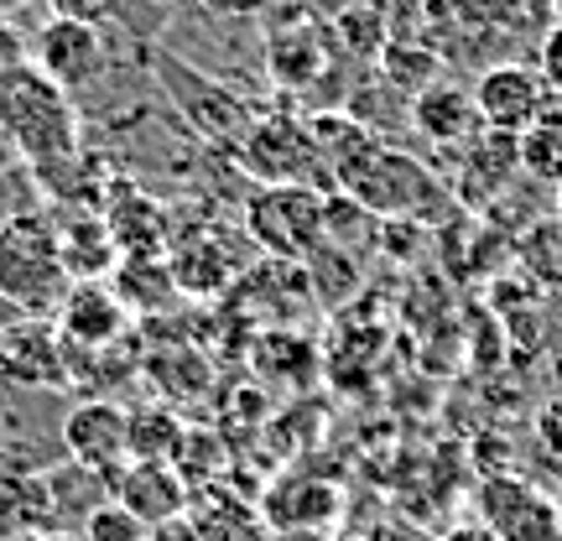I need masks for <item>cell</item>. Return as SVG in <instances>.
<instances>
[{
	"label": "cell",
	"mask_w": 562,
	"mask_h": 541,
	"mask_svg": "<svg viewBox=\"0 0 562 541\" xmlns=\"http://www.w3.org/2000/svg\"><path fill=\"white\" fill-rule=\"evenodd\" d=\"M172 281H178L182 292H193V297H209V292H224L229 281L240 277V256H235V240L220 235V229H193V235H182L178 250H172Z\"/></svg>",
	"instance_id": "5bb4252c"
},
{
	"label": "cell",
	"mask_w": 562,
	"mask_h": 541,
	"mask_svg": "<svg viewBox=\"0 0 562 541\" xmlns=\"http://www.w3.org/2000/svg\"><path fill=\"white\" fill-rule=\"evenodd\" d=\"M89 541H146V521H136L125 505H100L89 521H83Z\"/></svg>",
	"instance_id": "ffe728a7"
},
{
	"label": "cell",
	"mask_w": 562,
	"mask_h": 541,
	"mask_svg": "<svg viewBox=\"0 0 562 541\" xmlns=\"http://www.w3.org/2000/svg\"><path fill=\"white\" fill-rule=\"evenodd\" d=\"M157 79L167 83V100H172V110L182 115V125H193L209 146L240 151L245 136H250V125L261 121L235 89L193 74V68L182 58H172V53H157Z\"/></svg>",
	"instance_id": "5b68a950"
},
{
	"label": "cell",
	"mask_w": 562,
	"mask_h": 541,
	"mask_svg": "<svg viewBox=\"0 0 562 541\" xmlns=\"http://www.w3.org/2000/svg\"><path fill=\"white\" fill-rule=\"evenodd\" d=\"M172 266H161V256H146V261H121L115 266V297L136 313H157L161 302H172Z\"/></svg>",
	"instance_id": "ac0fdd59"
},
{
	"label": "cell",
	"mask_w": 562,
	"mask_h": 541,
	"mask_svg": "<svg viewBox=\"0 0 562 541\" xmlns=\"http://www.w3.org/2000/svg\"><path fill=\"white\" fill-rule=\"evenodd\" d=\"M110 495H115V505H125L146 526L172 521L182 510V480L172 463H131L121 480L110 484Z\"/></svg>",
	"instance_id": "9a60e30c"
},
{
	"label": "cell",
	"mask_w": 562,
	"mask_h": 541,
	"mask_svg": "<svg viewBox=\"0 0 562 541\" xmlns=\"http://www.w3.org/2000/svg\"><path fill=\"white\" fill-rule=\"evenodd\" d=\"M199 5L224 21H250V16H266V11H271V0H199Z\"/></svg>",
	"instance_id": "603a6c76"
},
{
	"label": "cell",
	"mask_w": 562,
	"mask_h": 541,
	"mask_svg": "<svg viewBox=\"0 0 562 541\" xmlns=\"http://www.w3.org/2000/svg\"><path fill=\"white\" fill-rule=\"evenodd\" d=\"M480 526L495 541H562L558 500L516 474H495L480 484Z\"/></svg>",
	"instance_id": "30bf717a"
},
{
	"label": "cell",
	"mask_w": 562,
	"mask_h": 541,
	"mask_svg": "<svg viewBox=\"0 0 562 541\" xmlns=\"http://www.w3.org/2000/svg\"><path fill=\"white\" fill-rule=\"evenodd\" d=\"M266 68L281 89H307L328 68V42L313 32V26H297V32H271V47H266Z\"/></svg>",
	"instance_id": "e0dca14e"
},
{
	"label": "cell",
	"mask_w": 562,
	"mask_h": 541,
	"mask_svg": "<svg viewBox=\"0 0 562 541\" xmlns=\"http://www.w3.org/2000/svg\"><path fill=\"white\" fill-rule=\"evenodd\" d=\"M58 235H63V261H68L74 286H79V281H100L121 266L115 235H110L104 214H94V208H83V214H58Z\"/></svg>",
	"instance_id": "2e32d148"
},
{
	"label": "cell",
	"mask_w": 562,
	"mask_h": 541,
	"mask_svg": "<svg viewBox=\"0 0 562 541\" xmlns=\"http://www.w3.org/2000/svg\"><path fill=\"white\" fill-rule=\"evenodd\" d=\"M26 63L47 74L68 100H79L110 74V47H104V32H94V26L47 21L37 37H26Z\"/></svg>",
	"instance_id": "ba28073f"
},
{
	"label": "cell",
	"mask_w": 562,
	"mask_h": 541,
	"mask_svg": "<svg viewBox=\"0 0 562 541\" xmlns=\"http://www.w3.org/2000/svg\"><path fill=\"white\" fill-rule=\"evenodd\" d=\"M47 541H74V537H47Z\"/></svg>",
	"instance_id": "83f0119b"
},
{
	"label": "cell",
	"mask_w": 562,
	"mask_h": 541,
	"mask_svg": "<svg viewBox=\"0 0 562 541\" xmlns=\"http://www.w3.org/2000/svg\"><path fill=\"white\" fill-rule=\"evenodd\" d=\"M125 328V302L115 297V286H104V281H79L68 302L58 307V334L68 349H79V360L89 349H104V343H115Z\"/></svg>",
	"instance_id": "7c38bea8"
},
{
	"label": "cell",
	"mask_w": 562,
	"mask_h": 541,
	"mask_svg": "<svg viewBox=\"0 0 562 541\" xmlns=\"http://www.w3.org/2000/svg\"><path fill=\"white\" fill-rule=\"evenodd\" d=\"M68 463H79L89 474H100L104 484H115L131 469V412L115 402H79L58 427Z\"/></svg>",
	"instance_id": "9c48e42d"
},
{
	"label": "cell",
	"mask_w": 562,
	"mask_h": 541,
	"mask_svg": "<svg viewBox=\"0 0 562 541\" xmlns=\"http://www.w3.org/2000/svg\"><path fill=\"white\" fill-rule=\"evenodd\" d=\"M74 292L68 261H63L58 214L47 208H16L0 224V302L21 318H58V307Z\"/></svg>",
	"instance_id": "7a4b0ae2"
},
{
	"label": "cell",
	"mask_w": 562,
	"mask_h": 541,
	"mask_svg": "<svg viewBox=\"0 0 562 541\" xmlns=\"http://www.w3.org/2000/svg\"><path fill=\"white\" fill-rule=\"evenodd\" d=\"M547 104H552L547 100V79L537 68H526V63H495L474 83V110H480L484 131H495V136L521 140L531 125L542 121Z\"/></svg>",
	"instance_id": "8fae6325"
},
{
	"label": "cell",
	"mask_w": 562,
	"mask_h": 541,
	"mask_svg": "<svg viewBox=\"0 0 562 541\" xmlns=\"http://www.w3.org/2000/svg\"><path fill=\"white\" fill-rule=\"evenodd\" d=\"M558 224H562V182H558Z\"/></svg>",
	"instance_id": "4316f807"
},
{
	"label": "cell",
	"mask_w": 562,
	"mask_h": 541,
	"mask_svg": "<svg viewBox=\"0 0 562 541\" xmlns=\"http://www.w3.org/2000/svg\"><path fill=\"white\" fill-rule=\"evenodd\" d=\"M448 541H495V537H490V531H484V526L474 521V526H459V531H453Z\"/></svg>",
	"instance_id": "d4e9b609"
},
{
	"label": "cell",
	"mask_w": 562,
	"mask_h": 541,
	"mask_svg": "<svg viewBox=\"0 0 562 541\" xmlns=\"http://www.w3.org/2000/svg\"><path fill=\"white\" fill-rule=\"evenodd\" d=\"M412 131L432 146H448V151H463L469 140L484 136V121L474 110V89H459V83H427L417 100H412Z\"/></svg>",
	"instance_id": "4fadbf2b"
},
{
	"label": "cell",
	"mask_w": 562,
	"mask_h": 541,
	"mask_svg": "<svg viewBox=\"0 0 562 541\" xmlns=\"http://www.w3.org/2000/svg\"><path fill=\"white\" fill-rule=\"evenodd\" d=\"M121 5L125 0H47L53 21H79V26H94V32H104L121 16Z\"/></svg>",
	"instance_id": "44dd1931"
},
{
	"label": "cell",
	"mask_w": 562,
	"mask_h": 541,
	"mask_svg": "<svg viewBox=\"0 0 562 541\" xmlns=\"http://www.w3.org/2000/svg\"><path fill=\"white\" fill-rule=\"evenodd\" d=\"M521 167L547 182H562V104L558 110L547 104L542 121L521 136Z\"/></svg>",
	"instance_id": "d6986e66"
},
{
	"label": "cell",
	"mask_w": 562,
	"mask_h": 541,
	"mask_svg": "<svg viewBox=\"0 0 562 541\" xmlns=\"http://www.w3.org/2000/svg\"><path fill=\"white\" fill-rule=\"evenodd\" d=\"M26 63V37L16 32V21L0 11V79L11 74V68H21Z\"/></svg>",
	"instance_id": "7402d4cb"
},
{
	"label": "cell",
	"mask_w": 562,
	"mask_h": 541,
	"mask_svg": "<svg viewBox=\"0 0 562 541\" xmlns=\"http://www.w3.org/2000/svg\"><path fill=\"white\" fill-rule=\"evenodd\" d=\"M245 235L277 261H307L328 245V199L318 188H261L245 203Z\"/></svg>",
	"instance_id": "277c9868"
},
{
	"label": "cell",
	"mask_w": 562,
	"mask_h": 541,
	"mask_svg": "<svg viewBox=\"0 0 562 541\" xmlns=\"http://www.w3.org/2000/svg\"><path fill=\"white\" fill-rule=\"evenodd\" d=\"M0 136L11 140V151L47 182H58V172L79 167L83 157L79 104L47 74H37L32 63H21L0 79Z\"/></svg>",
	"instance_id": "6da1fadb"
},
{
	"label": "cell",
	"mask_w": 562,
	"mask_h": 541,
	"mask_svg": "<svg viewBox=\"0 0 562 541\" xmlns=\"http://www.w3.org/2000/svg\"><path fill=\"white\" fill-rule=\"evenodd\" d=\"M542 68H547V79H552V89L562 94V26H552V37H547V47H542Z\"/></svg>",
	"instance_id": "cb8c5ba5"
},
{
	"label": "cell",
	"mask_w": 562,
	"mask_h": 541,
	"mask_svg": "<svg viewBox=\"0 0 562 541\" xmlns=\"http://www.w3.org/2000/svg\"><path fill=\"white\" fill-rule=\"evenodd\" d=\"M339 193L355 199L370 214V219H442L453 199L417 157H406L396 146H370L360 161H349L339 172Z\"/></svg>",
	"instance_id": "3957f363"
},
{
	"label": "cell",
	"mask_w": 562,
	"mask_h": 541,
	"mask_svg": "<svg viewBox=\"0 0 562 541\" xmlns=\"http://www.w3.org/2000/svg\"><path fill=\"white\" fill-rule=\"evenodd\" d=\"M235 157L245 161L250 178H261V188H286V182L313 188L323 167L307 121H292V115H261Z\"/></svg>",
	"instance_id": "52a82bcc"
},
{
	"label": "cell",
	"mask_w": 562,
	"mask_h": 541,
	"mask_svg": "<svg viewBox=\"0 0 562 541\" xmlns=\"http://www.w3.org/2000/svg\"><path fill=\"white\" fill-rule=\"evenodd\" d=\"M0 381L21 391H68L74 349L63 343L53 318H16L0 328Z\"/></svg>",
	"instance_id": "8992f818"
},
{
	"label": "cell",
	"mask_w": 562,
	"mask_h": 541,
	"mask_svg": "<svg viewBox=\"0 0 562 541\" xmlns=\"http://www.w3.org/2000/svg\"><path fill=\"white\" fill-rule=\"evenodd\" d=\"M21 5H26V0H0V11H5V16H11V11H21Z\"/></svg>",
	"instance_id": "484cf974"
}]
</instances>
